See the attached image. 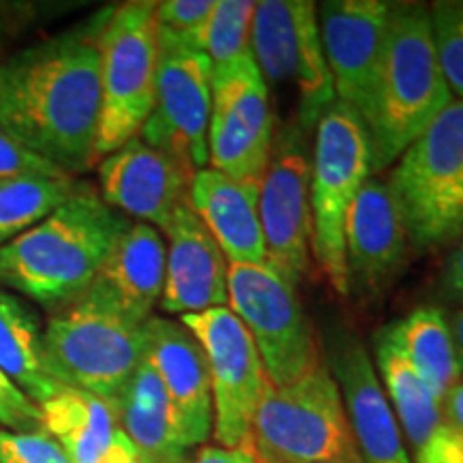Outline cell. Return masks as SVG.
<instances>
[{"label": "cell", "instance_id": "obj_26", "mask_svg": "<svg viewBox=\"0 0 463 463\" xmlns=\"http://www.w3.org/2000/svg\"><path fill=\"white\" fill-rule=\"evenodd\" d=\"M0 372L37 405L62 389L45 372L43 331L37 314L7 289H0Z\"/></svg>", "mask_w": 463, "mask_h": 463}, {"label": "cell", "instance_id": "obj_11", "mask_svg": "<svg viewBox=\"0 0 463 463\" xmlns=\"http://www.w3.org/2000/svg\"><path fill=\"white\" fill-rule=\"evenodd\" d=\"M181 324L204 350L215 405L213 436L223 449L247 444L269 378L251 335L230 307L187 314Z\"/></svg>", "mask_w": 463, "mask_h": 463}, {"label": "cell", "instance_id": "obj_34", "mask_svg": "<svg viewBox=\"0 0 463 463\" xmlns=\"http://www.w3.org/2000/svg\"><path fill=\"white\" fill-rule=\"evenodd\" d=\"M0 427L15 433L42 431V410L0 372Z\"/></svg>", "mask_w": 463, "mask_h": 463}, {"label": "cell", "instance_id": "obj_35", "mask_svg": "<svg viewBox=\"0 0 463 463\" xmlns=\"http://www.w3.org/2000/svg\"><path fill=\"white\" fill-rule=\"evenodd\" d=\"M439 294L447 303L463 305V239L444 260L439 273Z\"/></svg>", "mask_w": 463, "mask_h": 463}, {"label": "cell", "instance_id": "obj_32", "mask_svg": "<svg viewBox=\"0 0 463 463\" xmlns=\"http://www.w3.org/2000/svg\"><path fill=\"white\" fill-rule=\"evenodd\" d=\"M213 9L215 0H165L157 3V24L161 31L191 43Z\"/></svg>", "mask_w": 463, "mask_h": 463}, {"label": "cell", "instance_id": "obj_24", "mask_svg": "<svg viewBox=\"0 0 463 463\" xmlns=\"http://www.w3.org/2000/svg\"><path fill=\"white\" fill-rule=\"evenodd\" d=\"M112 410L120 430L148 459L174 463L187 457L189 449L183 442L176 412L148 356L137 364Z\"/></svg>", "mask_w": 463, "mask_h": 463}, {"label": "cell", "instance_id": "obj_7", "mask_svg": "<svg viewBox=\"0 0 463 463\" xmlns=\"http://www.w3.org/2000/svg\"><path fill=\"white\" fill-rule=\"evenodd\" d=\"M389 184L410 247L431 249L463 234V99H453L395 161Z\"/></svg>", "mask_w": 463, "mask_h": 463}, {"label": "cell", "instance_id": "obj_9", "mask_svg": "<svg viewBox=\"0 0 463 463\" xmlns=\"http://www.w3.org/2000/svg\"><path fill=\"white\" fill-rule=\"evenodd\" d=\"M372 174V142L354 109L339 99L316 125L311 155V251L339 297H347L344 230L352 202Z\"/></svg>", "mask_w": 463, "mask_h": 463}, {"label": "cell", "instance_id": "obj_23", "mask_svg": "<svg viewBox=\"0 0 463 463\" xmlns=\"http://www.w3.org/2000/svg\"><path fill=\"white\" fill-rule=\"evenodd\" d=\"M165 241L148 223H131L89 289L137 324L153 317L165 281Z\"/></svg>", "mask_w": 463, "mask_h": 463}, {"label": "cell", "instance_id": "obj_42", "mask_svg": "<svg viewBox=\"0 0 463 463\" xmlns=\"http://www.w3.org/2000/svg\"><path fill=\"white\" fill-rule=\"evenodd\" d=\"M361 463H363V461H361Z\"/></svg>", "mask_w": 463, "mask_h": 463}, {"label": "cell", "instance_id": "obj_4", "mask_svg": "<svg viewBox=\"0 0 463 463\" xmlns=\"http://www.w3.org/2000/svg\"><path fill=\"white\" fill-rule=\"evenodd\" d=\"M251 54L283 127L311 131L337 101L324 56L317 5L309 0H262L251 24Z\"/></svg>", "mask_w": 463, "mask_h": 463}, {"label": "cell", "instance_id": "obj_31", "mask_svg": "<svg viewBox=\"0 0 463 463\" xmlns=\"http://www.w3.org/2000/svg\"><path fill=\"white\" fill-rule=\"evenodd\" d=\"M0 463H71L48 433H15L0 427Z\"/></svg>", "mask_w": 463, "mask_h": 463}, {"label": "cell", "instance_id": "obj_41", "mask_svg": "<svg viewBox=\"0 0 463 463\" xmlns=\"http://www.w3.org/2000/svg\"><path fill=\"white\" fill-rule=\"evenodd\" d=\"M174 463H194V461L187 459V457H183V459H178V461H174Z\"/></svg>", "mask_w": 463, "mask_h": 463}, {"label": "cell", "instance_id": "obj_40", "mask_svg": "<svg viewBox=\"0 0 463 463\" xmlns=\"http://www.w3.org/2000/svg\"><path fill=\"white\" fill-rule=\"evenodd\" d=\"M112 463H157V461L148 459V457H146V455H144V453H140V455L131 457V459H125V461H112Z\"/></svg>", "mask_w": 463, "mask_h": 463}, {"label": "cell", "instance_id": "obj_33", "mask_svg": "<svg viewBox=\"0 0 463 463\" xmlns=\"http://www.w3.org/2000/svg\"><path fill=\"white\" fill-rule=\"evenodd\" d=\"M17 176H48V178H73L61 167L50 164L48 159L39 157L37 153L28 150L24 144L15 140L11 133L0 127V178Z\"/></svg>", "mask_w": 463, "mask_h": 463}, {"label": "cell", "instance_id": "obj_14", "mask_svg": "<svg viewBox=\"0 0 463 463\" xmlns=\"http://www.w3.org/2000/svg\"><path fill=\"white\" fill-rule=\"evenodd\" d=\"M311 157L307 133L297 127L275 131L273 153L260 183V223L266 264L297 288L311 251Z\"/></svg>", "mask_w": 463, "mask_h": 463}, {"label": "cell", "instance_id": "obj_36", "mask_svg": "<svg viewBox=\"0 0 463 463\" xmlns=\"http://www.w3.org/2000/svg\"><path fill=\"white\" fill-rule=\"evenodd\" d=\"M194 463H258L253 450L249 444L236 449H223V447H202L195 453Z\"/></svg>", "mask_w": 463, "mask_h": 463}, {"label": "cell", "instance_id": "obj_25", "mask_svg": "<svg viewBox=\"0 0 463 463\" xmlns=\"http://www.w3.org/2000/svg\"><path fill=\"white\" fill-rule=\"evenodd\" d=\"M42 430L62 449L71 463H103L123 431L114 410L86 391L62 386L39 405Z\"/></svg>", "mask_w": 463, "mask_h": 463}, {"label": "cell", "instance_id": "obj_27", "mask_svg": "<svg viewBox=\"0 0 463 463\" xmlns=\"http://www.w3.org/2000/svg\"><path fill=\"white\" fill-rule=\"evenodd\" d=\"M391 331L414 372L420 375L433 397L442 403L447 392L461 382L453 337H450L444 311L431 305L419 307L402 322L391 324Z\"/></svg>", "mask_w": 463, "mask_h": 463}, {"label": "cell", "instance_id": "obj_19", "mask_svg": "<svg viewBox=\"0 0 463 463\" xmlns=\"http://www.w3.org/2000/svg\"><path fill=\"white\" fill-rule=\"evenodd\" d=\"M328 361L363 463H412L375 364L361 341L339 335Z\"/></svg>", "mask_w": 463, "mask_h": 463}, {"label": "cell", "instance_id": "obj_22", "mask_svg": "<svg viewBox=\"0 0 463 463\" xmlns=\"http://www.w3.org/2000/svg\"><path fill=\"white\" fill-rule=\"evenodd\" d=\"M191 208L232 264H266L260 223V183H245L204 167L194 176Z\"/></svg>", "mask_w": 463, "mask_h": 463}, {"label": "cell", "instance_id": "obj_13", "mask_svg": "<svg viewBox=\"0 0 463 463\" xmlns=\"http://www.w3.org/2000/svg\"><path fill=\"white\" fill-rule=\"evenodd\" d=\"M275 140V112L251 56L213 73L208 164L245 183H262Z\"/></svg>", "mask_w": 463, "mask_h": 463}, {"label": "cell", "instance_id": "obj_15", "mask_svg": "<svg viewBox=\"0 0 463 463\" xmlns=\"http://www.w3.org/2000/svg\"><path fill=\"white\" fill-rule=\"evenodd\" d=\"M391 3L328 0L317 7L324 56L341 103L369 118L384 58Z\"/></svg>", "mask_w": 463, "mask_h": 463}, {"label": "cell", "instance_id": "obj_8", "mask_svg": "<svg viewBox=\"0 0 463 463\" xmlns=\"http://www.w3.org/2000/svg\"><path fill=\"white\" fill-rule=\"evenodd\" d=\"M101 112L95 164L140 136L155 108L159 67L157 3L136 0L109 11L99 37Z\"/></svg>", "mask_w": 463, "mask_h": 463}, {"label": "cell", "instance_id": "obj_6", "mask_svg": "<svg viewBox=\"0 0 463 463\" xmlns=\"http://www.w3.org/2000/svg\"><path fill=\"white\" fill-rule=\"evenodd\" d=\"M258 463H361L337 380L322 361L266 389L247 439Z\"/></svg>", "mask_w": 463, "mask_h": 463}, {"label": "cell", "instance_id": "obj_21", "mask_svg": "<svg viewBox=\"0 0 463 463\" xmlns=\"http://www.w3.org/2000/svg\"><path fill=\"white\" fill-rule=\"evenodd\" d=\"M144 328L148 337L146 356L164 382L184 447H200L213 436L215 427V405L204 350L181 322L150 317Z\"/></svg>", "mask_w": 463, "mask_h": 463}, {"label": "cell", "instance_id": "obj_2", "mask_svg": "<svg viewBox=\"0 0 463 463\" xmlns=\"http://www.w3.org/2000/svg\"><path fill=\"white\" fill-rule=\"evenodd\" d=\"M133 222L90 184L0 249V286L58 314L80 300Z\"/></svg>", "mask_w": 463, "mask_h": 463}, {"label": "cell", "instance_id": "obj_37", "mask_svg": "<svg viewBox=\"0 0 463 463\" xmlns=\"http://www.w3.org/2000/svg\"><path fill=\"white\" fill-rule=\"evenodd\" d=\"M442 412L444 419L453 430L463 436V382L455 384L453 389L447 392L442 402Z\"/></svg>", "mask_w": 463, "mask_h": 463}, {"label": "cell", "instance_id": "obj_17", "mask_svg": "<svg viewBox=\"0 0 463 463\" xmlns=\"http://www.w3.org/2000/svg\"><path fill=\"white\" fill-rule=\"evenodd\" d=\"M99 164L103 202L161 232L174 213L189 202L198 172L140 137H133Z\"/></svg>", "mask_w": 463, "mask_h": 463}, {"label": "cell", "instance_id": "obj_38", "mask_svg": "<svg viewBox=\"0 0 463 463\" xmlns=\"http://www.w3.org/2000/svg\"><path fill=\"white\" fill-rule=\"evenodd\" d=\"M447 320H449V328H450V337H453L457 364H459V372L463 375V309L450 314Z\"/></svg>", "mask_w": 463, "mask_h": 463}, {"label": "cell", "instance_id": "obj_39", "mask_svg": "<svg viewBox=\"0 0 463 463\" xmlns=\"http://www.w3.org/2000/svg\"><path fill=\"white\" fill-rule=\"evenodd\" d=\"M33 5H15V3H0V33L5 28L14 26L17 17L22 14H31Z\"/></svg>", "mask_w": 463, "mask_h": 463}, {"label": "cell", "instance_id": "obj_1", "mask_svg": "<svg viewBox=\"0 0 463 463\" xmlns=\"http://www.w3.org/2000/svg\"><path fill=\"white\" fill-rule=\"evenodd\" d=\"M109 11L0 61V127L69 176L95 164Z\"/></svg>", "mask_w": 463, "mask_h": 463}, {"label": "cell", "instance_id": "obj_28", "mask_svg": "<svg viewBox=\"0 0 463 463\" xmlns=\"http://www.w3.org/2000/svg\"><path fill=\"white\" fill-rule=\"evenodd\" d=\"M73 178H0V249L43 222L73 194Z\"/></svg>", "mask_w": 463, "mask_h": 463}, {"label": "cell", "instance_id": "obj_10", "mask_svg": "<svg viewBox=\"0 0 463 463\" xmlns=\"http://www.w3.org/2000/svg\"><path fill=\"white\" fill-rule=\"evenodd\" d=\"M228 305L245 324L270 386H288L322 361L297 288L269 264L228 266Z\"/></svg>", "mask_w": 463, "mask_h": 463}, {"label": "cell", "instance_id": "obj_5", "mask_svg": "<svg viewBox=\"0 0 463 463\" xmlns=\"http://www.w3.org/2000/svg\"><path fill=\"white\" fill-rule=\"evenodd\" d=\"M146 350L144 324L129 320L92 289L50 317L43 331L45 372L58 384L90 392L109 408Z\"/></svg>", "mask_w": 463, "mask_h": 463}, {"label": "cell", "instance_id": "obj_29", "mask_svg": "<svg viewBox=\"0 0 463 463\" xmlns=\"http://www.w3.org/2000/svg\"><path fill=\"white\" fill-rule=\"evenodd\" d=\"M256 3L251 0H215V9L194 37L195 50L204 52L213 73L223 71L245 56H251V24Z\"/></svg>", "mask_w": 463, "mask_h": 463}, {"label": "cell", "instance_id": "obj_3", "mask_svg": "<svg viewBox=\"0 0 463 463\" xmlns=\"http://www.w3.org/2000/svg\"><path fill=\"white\" fill-rule=\"evenodd\" d=\"M450 101L453 92L439 67L430 7L391 3L384 58L372 114L364 120L372 172L395 164Z\"/></svg>", "mask_w": 463, "mask_h": 463}, {"label": "cell", "instance_id": "obj_30", "mask_svg": "<svg viewBox=\"0 0 463 463\" xmlns=\"http://www.w3.org/2000/svg\"><path fill=\"white\" fill-rule=\"evenodd\" d=\"M431 31L444 78L463 99V0H442L430 7Z\"/></svg>", "mask_w": 463, "mask_h": 463}, {"label": "cell", "instance_id": "obj_18", "mask_svg": "<svg viewBox=\"0 0 463 463\" xmlns=\"http://www.w3.org/2000/svg\"><path fill=\"white\" fill-rule=\"evenodd\" d=\"M375 372L382 382L414 463H463V436L444 419L442 403L399 347L391 326L373 339Z\"/></svg>", "mask_w": 463, "mask_h": 463}, {"label": "cell", "instance_id": "obj_20", "mask_svg": "<svg viewBox=\"0 0 463 463\" xmlns=\"http://www.w3.org/2000/svg\"><path fill=\"white\" fill-rule=\"evenodd\" d=\"M165 281L159 307L167 316H187L228 303V260L191 208L174 213L164 230Z\"/></svg>", "mask_w": 463, "mask_h": 463}, {"label": "cell", "instance_id": "obj_16", "mask_svg": "<svg viewBox=\"0 0 463 463\" xmlns=\"http://www.w3.org/2000/svg\"><path fill=\"white\" fill-rule=\"evenodd\" d=\"M347 289L361 298L380 297L408 256V230L389 181L369 176L352 202L344 230Z\"/></svg>", "mask_w": 463, "mask_h": 463}, {"label": "cell", "instance_id": "obj_12", "mask_svg": "<svg viewBox=\"0 0 463 463\" xmlns=\"http://www.w3.org/2000/svg\"><path fill=\"white\" fill-rule=\"evenodd\" d=\"M211 108V61L204 52L159 28L155 108L137 137L194 170H204Z\"/></svg>", "mask_w": 463, "mask_h": 463}]
</instances>
